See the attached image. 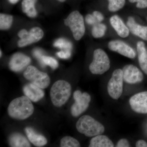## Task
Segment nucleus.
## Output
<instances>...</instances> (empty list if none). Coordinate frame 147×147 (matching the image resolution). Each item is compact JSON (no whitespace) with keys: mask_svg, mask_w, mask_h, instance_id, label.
Segmentation results:
<instances>
[{"mask_svg":"<svg viewBox=\"0 0 147 147\" xmlns=\"http://www.w3.org/2000/svg\"><path fill=\"white\" fill-rule=\"evenodd\" d=\"M110 22L119 36L125 38L129 35V29L119 16L117 15H113L110 18Z\"/></svg>","mask_w":147,"mask_h":147,"instance_id":"16","label":"nucleus"},{"mask_svg":"<svg viewBox=\"0 0 147 147\" xmlns=\"http://www.w3.org/2000/svg\"><path fill=\"white\" fill-rule=\"evenodd\" d=\"M60 146L61 147H79L81 146L79 141L70 136H65L61 140Z\"/></svg>","mask_w":147,"mask_h":147,"instance_id":"24","label":"nucleus"},{"mask_svg":"<svg viewBox=\"0 0 147 147\" xmlns=\"http://www.w3.org/2000/svg\"><path fill=\"white\" fill-rule=\"evenodd\" d=\"M130 144L126 139H122L119 140L116 145L117 147H130Z\"/></svg>","mask_w":147,"mask_h":147,"instance_id":"32","label":"nucleus"},{"mask_svg":"<svg viewBox=\"0 0 147 147\" xmlns=\"http://www.w3.org/2000/svg\"><path fill=\"white\" fill-rule=\"evenodd\" d=\"M59 1L61 2H64L66 0H58Z\"/></svg>","mask_w":147,"mask_h":147,"instance_id":"36","label":"nucleus"},{"mask_svg":"<svg viewBox=\"0 0 147 147\" xmlns=\"http://www.w3.org/2000/svg\"><path fill=\"white\" fill-rule=\"evenodd\" d=\"M109 57L102 49L98 48L94 50L93 59L90 64L89 69L92 74L101 75L109 70L110 67Z\"/></svg>","mask_w":147,"mask_h":147,"instance_id":"5","label":"nucleus"},{"mask_svg":"<svg viewBox=\"0 0 147 147\" xmlns=\"http://www.w3.org/2000/svg\"><path fill=\"white\" fill-rule=\"evenodd\" d=\"M131 109L135 113L147 114V91L138 93L132 96L129 100Z\"/></svg>","mask_w":147,"mask_h":147,"instance_id":"11","label":"nucleus"},{"mask_svg":"<svg viewBox=\"0 0 147 147\" xmlns=\"http://www.w3.org/2000/svg\"><path fill=\"white\" fill-rule=\"evenodd\" d=\"M19 1V0H9V1L11 3L14 4H16Z\"/></svg>","mask_w":147,"mask_h":147,"instance_id":"35","label":"nucleus"},{"mask_svg":"<svg viewBox=\"0 0 147 147\" xmlns=\"http://www.w3.org/2000/svg\"><path fill=\"white\" fill-rule=\"evenodd\" d=\"M127 26L132 34L145 40H147V26L136 23L134 17L129 16L127 22Z\"/></svg>","mask_w":147,"mask_h":147,"instance_id":"15","label":"nucleus"},{"mask_svg":"<svg viewBox=\"0 0 147 147\" xmlns=\"http://www.w3.org/2000/svg\"><path fill=\"white\" fill-rule=\"evenodd\" d=\"M31 61L30 58L23 53H16L11 58L9 67L11 71L19 72L26 68Z\"/></svg>","mask_w":147,"mask_h":147,"instance_id":"13","label":"nucleus"},{"mask_svg":"<svg viewBox=\"0 0 147 147\" xmlns=\"http://www.w3.org/2000/svg\"><path fill=\"white\" fill-rule=\"evenodd\" d=\"M9 144L11 147H30L31 145L26 137L18 132L12 133L9 137Z\"/></svg>","mask_w":147,"mask_h":147,"instance_id":"19","label":"nucleus"},{"mask_svg":"<svg viewBox=\"0 0 147 147\" xmlns=\"http://www.w3.org/2000/svg\"><path fill=\"white\" fill-rule=\"evenodd\" d=\"M137 50L139 65L141 69L147 75V52L144 42L138 41Z\"/></svg>","mask_w":147,"mask_h":147,"instance_id":"18","label":"nucleus"},{"mask_svg":"<svg viewBox=\"0 0 147 147\" xmlns=\"http://www.w3.org/2000/svg\"><path fill=\"white\" fill-rule=\"evenodd\" d=\"M37 0H23L21 3L22 11L30 18H34L37 12L35 7V4Z\"/></svg>","mask_w":147,"mask_h":147,"instance_id":"21","label":"nucleus"},{"mask_svg":"<svg viewBox=\"0 0 147 147\" xmlns=\"http://www.w3.org/2000/svg\"><path fill=\"white\" fill-rule=\"evenodd\" d=\"M43 54L42 50L38 49V48L34 49L33 51V54L34 56L38 60L40 63H41V59H42V56H43Z\"/></svg>","mask_w":147,"mask_h":147,"instance_id":"31","label":"nucleus"},{"mask_svg":"<svg viewBox=\"0 0 147 147\" xmlns=\"http://www.w3.org/2000/svg\"><path fill=\"white\" fill-rule=\"evenodd\" d=\"M13 16L9 14L1 13L0 14V29L7 30L12 25Z\"/></svg>","mask_w":147,"mask_h":147,"instance_id":"23","label":"nucleus"},{"mask_svg":"<svg viewBox=\"0 0 147 147\" xmlns=\"http://www.w3.org/2000/svg\"><path fill=\"white\" fill-rule=\"evenodd\" d=\"M123 80L127 84H134L142 82L144 75L137 67L131 64L127 65L122 69Z\"/></svg>","mask_w":147,"mask_h":147,"instance_id":"10","label":"nucleus"},{"mask_svg":"<svg viewBox=\"0 0 147 147\" xmlns=\"http://www.w3.org/2000/svg\"><path fill=\"white\" fill-rule=\"evenodd\" d=\"M70 50H62L57 53V55L61 59H67L71 56Z\"/></svg>","mask_w":147,"mask_h":147,"instance_id":"30","label":"nucleus"},{"mask_svg":"<svg viewBox=\"0 0 147 147\" xmlns=\"http://www.w3.org/2000/svg\"><path fill=\"white\" fill-rule=\"evenodd\" d=\"M7 112L9 115L12 118L24 120L32 115L34 107L28 98L22 96L15 98L11 102Z\"/></svg>","mask_w":147,"mask_h":147,"instance_id":"1","label":"nucleus"},{"mask_svg":"<svg viewBox=\"0 0 147 147\" xmlns=\"http://www.w3.org/2000/svg\"><path fill=\"white\" fill-rule=\"evenodd\" d=\"M85 20L87 24L93 26L97 24V23H99L93 14H87L85 18Z\"/></svg>","mask_w":147,"mask_h":147,"instance_id":"29","label":"nucleus"},{"mask_svg":"<svg viewBox=\"0 0 147 147\" xmlns=\"http://www.w3.org/2000/svg\"><path fill=\"white\" fill-rule=\"evenodd\" d=\"M109 2L108 9L111 12L118 11L124 6L125 0H108Z\"/></svg>","mask_w":147,"mask_h":147,"instance_id":"25","label":"nucleus"},{"mask_svg":"<svg viewBox=\"0 0 147 147\" xmlns=\"http://www.w3.org/2000/svg\"><path fill=\"white\" fill-rule=\"evenodd\" d=\"M43 35V31L39 27H34L29 32L26 29H22L18 34L21 38L18 41V46L20 47H26L38 42L42 39Z\"/></svg>","mask_w":147,"mask_h":147,"instance_id":"9","label":"nucleus"},{"mask_svg":"<svg viewBox=\"0 0 147 147\" xmlns=\"http://www.w3.org/2000/svg\"><path fill=\"white\" fill-rule=\"evenodd\" d=\"M89 147H113V142L105 135L95 136L90 142Z\"/></svg>","mask_w":147,"mask_h":147,"instance_id":"20","label":"nucleus"},{"mask_svg":"<svg viewBox=\"0 0 147 147\" xmlns=\"http://www.w3.org/2000/svg\"><path fill=\"white\" fill-rule=\"evenodd\" d=\"M123 81L122 69H118L113 71L107 85L108 94L113 99L117 100L122 94Z\"/></svg>","mask_w":147,"mask_h":147,"instance_id":"7","label":"nucleus"},{"mask_svg":"<svg viewBox=\"0 0 147 147\" xmlns=\"http://www.w3.org/2000/svg\"><path fill=\"white\" fill-rule=\"evenodd\" d=\"M93 15L97 19L98 22L100 23L102 22L104 19V17L102 13L100 11H95L93 12Z\"/></svg>","mask_w":147,"mask_h":147,"instance_id":"33","label":"nucleus"},{"mask_svg":"<svg viewBox=\"0 0 147 147\" xmlns=\"http://www.w3.org/2000/svg\"><path fill=\"white\" fill-rule=\"evenodd\" d=\"M71 85L65 80H58L52 86L50 95L53 105L60 107L67 102L71 94Z\"/></svg>","mask_w":147,"mask_h":147,"instance_id":"2","label":"nucleus"},{"mask_svg":"<svg viewBox=\"0 0 147 147\" xmlns=\"http://www.w3.org/2000/svg\"><path fill=\"white\" fill-rule=\"evenodd\" d=\"M55 47L60 48L63 50H70L72 48V44L70 41L64 38H59L55 40L54 43Z\"/></svg>","mask_w":147,"mask_h":147,"instance_id":"26","label":"nucleus"},{"mask_svg":"<svg viewBox=\"0 0 147 147\" xmlns=\"http://www.w3.org/2000/svg\"><path fill=\"white\" fill-rule=\"evenodd\" d=\"M108 47L111 51L117 52L129 59H134L136 57V52L134 49L122 40H111L108 43Z\"/></svg>","mask_w":147,"mask_h":147,"instance_id":"12","label":"nucleus"},{"mask_svg":"<svg viewBox=\"0 0 147 147\" xmlns=\"http://www.w3.org/2000/svg\"><path fill=\"white\" fill-rule=\"evenodd\" d=\"M24 76L25 79L41 88H46L50 85V79L48 74L39 71L34 66H28L24 71Z\"/></svg>","mask_w":147,"mask_h":147,"instance_id":"6","label":"nucleus"},{"mask_svg":"<svg viewBox=\"0 0 147 147\" xmlns=\"http://www.w3.org/2000/svg\"><path fill=\"white\" fill-rule=\"evenodd\" d=\"M2 55V53L1 50V57Z\"/></svg>","mask_w":147,"mask_h":147,"instance_id":"37","label":"nucleus"},{"mask_svg":"<svg viewBox=\"0 0 147 147\" xmlns=\"http://www.w3.org/2000/svg\"><path fill=\"white\" fill-rule=\"evenodd\" d=\"M137 147H147V143L144 140H139L136 143Z\"/></svg>","mask_w":147,"mask_h":147,"instance_id":"34","label":"nucleus"},{"mask_svg":"<svg viewBox=\"0 0 147 147\" xmlns=\"http://www.w3.org/2000/svg\"><path fill=\"white\" fill-rule=\"evenodd\" d=\"M107 27L104 24L97 23L93 26L92 34L96 38H100L105 35L107 30Z\"/></svg>","mask_w":147,"mask_h":147,"instance_id":"22","label":"nucleus"},{"mask_svg":"<svg viewBox=\"0 0 147 147\" xmlns=\"http://www.w3.org/2000/svg\"><path fill=\"white\" fill-rule=\"evenodd\" d=\"M40 63L42 65H49L53 69H55L57 68L59 66L57 61L55 59L52 57H48L44 55L42 57Z\"/></svg>","mask_w":147,"mask_h":147,"instance_id":"27","label":"nucleus"},{"mask_svg":"<svg viewBox=\"0 0 147 147\" xmlns=\"http://www.w3.org/2000/svg\"><path fill=\"white\" fill-rule=\"evenodd\" d=\"M64 22L65 25L70 29L74 39L79 40L83 37L86 28L84 17L79 11L76 10L71 12Z\"/></svg>","mask_w":147,"mask_h":147,"instance_id":"4","label":"nucleus"},{"mask_svg":"<svg viewBox=\"0 0 147 147\" xmlns=\"http://www.w3.org/2000/svg\"><path fill=\"white\" fill-rule=\"evenodd\" d=\"M25 132L29 141L36 147H42L47 144L46 138L41 134L36 132L32 128L26 127L25 129Z\"/></svg>","mask_w":147,"mask_h":147,"instance_id":"17","label":"nucleus"},{"mask_svg":"<svg viewBox=\"0 0 147 147\" xmlns=\"http://www.w3.org/2000/svg\"><path fill=\"white\" fill-rule=\"evenodd\" d=\"M73 97L75 102L71 106V115L76 117L82 115L88 108L91 96L88 93H82L77 90L74 93Z\"/></svg>","mask_w":147,"mask_h":147,"instance_id":"8","label":"nucleus"},{"mask_svg":"<svg viewBox=\"0 0 147 147\" xmlns=\"http://www.w3.org/2000/svg\"><path fill=\"white\" fill-rule=\"evenodd\" d=\"M131 3H137L136 7L138 8L144 9L147 7V0H128Z\"/></svg>","mask_w":147,"mask_h":147,"instance_id":"28","label":"nucleus"},{"mask_svg":"<svg viewBox=\"0 0 147 147\" xmlns=\"http://www.w3.org/2000/svg\"><path fill=\"white\" fill-rule=\"evenodd\" d=\"M43 89L32 84H26L23 88L24 94L31 101L37 102L41 100L45 95Z\"/></svg>","mask_w":147,"mask_h":147,"instance_id":"14","label":"nucleus"},{"mask_svg":"<svg viewBox=\"0 0 147 147\" xmlns=\"http://www.w3.org/2000/svg\"><path fill=\"white\" fill-rule=\"evenodd\" d=\"M76 128L79 132L88 137L100 135L105 131L102 124L89 115L81 117L76 122Z\"/></svg>","mask_w":147,"mask_h":147,"instance_id":"3","label":"nucleus"}]
</instances>
